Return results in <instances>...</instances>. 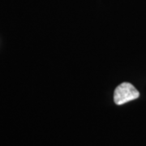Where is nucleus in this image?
<instances>
[{
  "label": "nucleus",
  "instance_id": "obj_1",
  "mask_svg": "<svg viewBox=\"0 0 146 146\" xmlns=\"http://www.w3.org/2000/svg\"><path fill=\"white\" fill-rule=\"evenodd\" d=\"M140 97L137 89L128 82H124L116 87L114 93V101L117 105H123Z\"/></svg>",
  "mask_w": 146,
  "mask_h": 146
}]
</instances>
